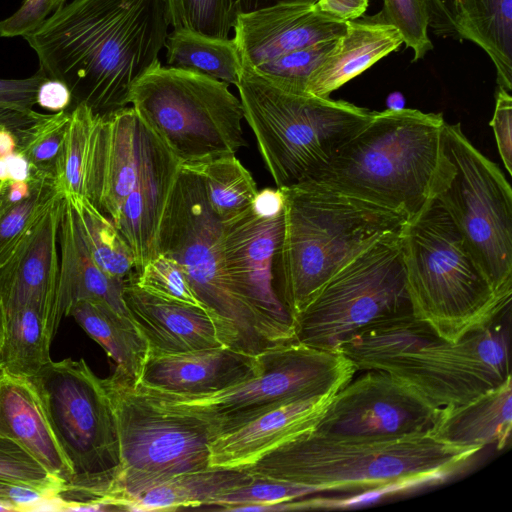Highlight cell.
<instances>
[{"mask_svg":"<svg viewBox=\"0 0 512 512\" xmlns=\"http://www.w3.org/2000/svg\"><path fill=\"white\" fill-rule=\"evenodd\" d=\"M169 25L167 0H73L23 38L39 70L69 89L70 109L105 116L128 107L135 82L160 63Z\"/></svg>","mask_w":512,"mask_h":512,"instance_id":"6da1fadb","label":"cell"},{"mask_svg":"<svg viewBox=\"0 0 512 512\" xmlns=\"http://www.w3.org/2000/svg\"><path fill=\"white\" fill-rule=\"evenodd\" d=\"M442 114L374 112L309 181L395 210L410 220L437 195L450 169Z\"/></svg>","mask_w":512,"mask_h":512,"instance_id":"7a4b0ae2","label":"cell"},{"mask_svg":"<svg viewBox=\"0 0 512 512\" xmlns=\"http://www.w3.org/2000/svg\"><path fill=\"white\" fill-rule=\"evenodd\" d=\"M480 450L441 442L429 429L379 440L336 437L313 429L244 470L305 485L315 493L363 491L448 477Z\"/></svg>","mask_w":512,"mask_h":512,"instance_id":"3957f363","label":"cell"},{"mask_svg":"<svg viewBox=\"0 0 512 512\" xmlns=\"http://www.w3.org/2000/svg\"><path fill=\"white\" fill-rule=\"evenodd\" d=\"M180 167L133 107L95 115L84 196L113 222L137 265L158 253L161 220Z\"/></svg>","mask_w":512,"mask_h":512,"instance_id":"277c9868","label":"cell"},{"mask_svg":"<svg viewBox=\"0 0 512 512\" xmlns=\"http://www.w3.org/2000/svg\"><path fill=\"white\" fill-rule=\"evenodd\" d=\"M279 189L285 204L276 288L293 320L337 271L408 221L395 210L314 181Z\"/></svg>","mask_w":512,"mask_h":512,"instance_id":"5b68a950","label":"cell"},{"mask_svg":"<svg viewBox=\"0 0 512 512\" xmlns=\"http://www.w3.org/2000/svg\"><path fill=\"white\" fill-rule=\"evenodd\" d=\"M413 315L450 342L481 329L511 307L442 205L433 199L401 231Z\"/></svg>","mask_w":512,"mask_h":512,"instance_id":"8992f818","label":"cell"},{"mask_svg":"<svg viewBox=\"0 0 512 512\" xmlns=\"http://www.w3.org/2000/svg\"><path fill=\"white\" fill-rule=\"evenodd\" d=\"M237 88L244 119L277 188L311 180L374 113L281 89L250 69H242Z\"/></svg>","mask_w":512,"mask_h":512,"instance_id":"52a82bcc","label":"cell"},{"mask_svg":"<svg viewBox=\"0 0 512 512\" xmlns=\"http://www.w3.org/2000/svg\"><path fill=\"white\" fill-rule=\"evenodd\" d=\"M29 380L72 470L70 483L57 495L59 510L113 503L110 494L121 460L115 418L102 378L83 358H67L51 360Z\"/></svg>","mask_w":512,"mask_h":512,"instance_id":"ba28073f","label":"cell"},{"mask_svg":"<svg viewBox=\"0 0 512 512\" xmlns=\"http://www.w3.org/2000/svg\"><path fill=\"white\" fill-rule=\"evenodd\" d=\"M259 359L256 376L208 395L172 396L136 386L159 406L196 418L215 438L284 404L336 394L358 372L341 351L297 340L274 346L260 353Z\"/></svg>","mask_w":512,"mask_h":512,"instance_id":"9c48e42d","label":"cell"},{"mask_svg":"<svg viewBox=\"0 0 512 512\" xmlns=\"http://www.w3.org/2000/svg\"><path fill=\"white\" fill-rule=\"evenodd\" d=\"M222 224L201 178L181 166L158 233V253L174 258L210 316L222 345L258 355L272 347L253 313L234 295L223 269Z\"/></svg>","mask_w":512,"mask_h":512,"instance_id":"30bf717a","label":"cell"},{"mask_svg":"<svg viewBox=\"0 0 512 512\" xmlns=\"http://www.w3.org/2000/svg\"><path fill=\"white\" fill-rule=\"evenodd\" d=\"M228 86L159 63L135 82L130 104L181 165H194L246 146L242 104Z\"/></svg>","mask_w":512,"mask_h":512,"instance_id":"8fae6325","label":"cell"},{"mask_svg":"<svg viewBox=\"0 0 512 512\" xmlns=\"http://www.w3.org/2000/svg\"><path fill=\"white\" fill-rule=\"evenodd\" d=\"M102 383L119 440L121 469L110 494L118 510L153 485L210 468L214 437L205 424L159 406L116 371Z\"/></svg>","mask_w":512,"mask_h":512,"instance_id":"7c38bea8","label":"cell"},{"mask_svg":"<svg viewBox=\"0 0 512 512\" xmlns=\"http://www.w3.org/2000/svg\"><path fill=\"white\" fill-rule=\"evenodd\" d=\"M401 231L377 239L324 284L294 318L295 340L340 351L357 331L412 313Z\"/></svg>","mask_w":512,"mask_h":512,"instance_id":"4fadbf2b","label":"cell"},{"mask_svg":"<svg viewBox=\"0 0 512 512\" xmlns=\"http://www.w3.org/2000/svg\"><path fill=\"white\" fill-rule=\"evenodd\" d=\"M450 169L436 199L454 222L494 288L512 294V191L500 168L465 136L443 129Z\"/></svg>","mask_w":512,"mask_h":512,"instance_id":"5bb4252c","label":"cell"},{"mask_svg":"<svg viewBox=\"0 0 512 512\" xmlns=\"http://www.w3.org/2000/svg\"><path fill=\"white\" fill-rule=\"evenodd\" d=\"M511 307L457 342L435 332L376 369L395 376L436 408L467 403L511 377Z\"/></svg>","mask_w":512,"mask_h":512,"instance_id":"9a60e30c","label":"cell"},{"mask_svg":"<svg viewBox=\"0 0 512 512\" xmlns=\"http://www.w3.org/2000/svg\"><path fill=\"white\" fill-rule=\"evenodd\" d=\"M221 224L223 269L232 292L253 313L270 347L295 340L294 320L276 288L284 212L262 217L250 206Z\"/></svg>","mask_w":512,"mask_h":512,"instance_id":"2e32d148","label":"cell"},{"mask_svg":"<svg viewBox=\"0 0 512 512\" xmlns=\"http://www.w3.org/2000/svg\"><path fill=\"white\" fill-rule=\"evenodd\" d=\"M437 412L395 376L368 369L334 395L314 430L344 438L391 439L428 430Z\"/></svg>","mask_w":512,"mask_h":512,"instance_id":"e0dca14e","label":"cell"},{"mask_svg":"<svg viewBox=\"0 0 512 512\" xmlns=\"http://www.w3.org/2000/svg\"><path fill=\"white\" fill-rule=\"evenodd\" d=\"M58 193L34 220L10 258L0 268V295L5 310L34 305L53 338L54 307L59 279L58 231L63 209Z\"/></svg>","mask_w":512,"mask_h":512,"instance_id":"ac0fdd59","label":"cell"},{"mask_svg":"<svg viewBox=\"0 0 512 512\" xmlns=\"http://www.w3.org/2000/svg\"><path fill=\"white\" fill-rule=\"evenodd\" d=\"M234 41L242 67L253 69L282 55L337 39L346 21L318 9L316 3H280L237 15Z\"/></svg>","mask_w":512,"mask_h":512,"instance_id":"d6986e66","label":"cell"},{"mask_svg":"<svg viewBox=\"0 0 512 512\" xmlns=\"http://www.w3.org/2000/svg\"><path fill=\"white\" fill-rule=\"evenodd\" d=\"M259 354L227 346L176 354H149L138 386L172 396L216 393L260 371Z\"/></svg>","mask_w":512,"mask_h":512,"instance_id":"ffe728a7","label":"cell"},{"mask_svg":"<svg viewBox=\"0 0 512 512\" xmlns=\"http://www.w3.org/2000/svg\"><path fill=\"white\" fill-rule=\"evenodd\" d=\"M335 394L293 401L272 409L210 443V468L246 469L263 456L313 430Z\"/></svg>","mask_w":512,"mask_h":512,"instance_id":"44dd1931","label":"cell"},{"mask_svg":"<svg viewBox=\"0 0 512 512\" xmlns=\"http://www.w3.org/2000/svg\"><path fill=\"white\" fill-rule=\"evenodd\" d=\"M123 298L130 316L146 338L149 354H176L224 346L208 313L168 301L125 282Z\"/></svg>","mask_w":512,"mask_h":512,"instance_id":"7402d4cb","label":"cell"},{"mask_svg":"<svg viewBox=\"0 0 512 512\" xmlns=\"http://www.w3.org/2000/svg\"><path fill=\"white\" fill-rule=\"evenodd\" d=\"M58 245L60 269L54 307L55 327L58 328L63 316H69L75 303L84 300L105 303L131 318L123 298L126 281L109 276L95 263L83 238L76 212L65 196Z\"/></svg>","mask_w":512,"mask_h":512,"instance_id":"603a6c76","label":"cell"},{"mask_svg":"<svg viewBox=\"0 0 512 512\" xmlns=\"http://www.w3.org/2000/svg\"><path fill=\"white\" fill-rule=\"evenodd\" d=\"M0 436L18 444L62 487L72 470L49 425L40 398L29 378L0 372Z\"/></svg>","mask_w":512,"mask_h":512,"instance_id":"cb8c5ba5","label":"cell"},{"mask_svg":"<svg viewBox=\"0 0 512 512\" xmlns=\"http://www.w3.org/2000/svg\"><path fill=\"white\" fill-rule=\"evenodd\" d=\"M403 39L396 28L368 17L346 21V30L310 75L305 92L328 98L342 85L397 50Z\"/></svg>","mask_w":512,"mask_h":512,"instance_id":"d4e9b609","label":"cell"},{"mask_svg":"<svg viewBox=\"0 0 512 512\" xmlns=\"http://www.w3.org/2000/svg\"><path fill=\"white\" fill-rule=\"evenodd\" d=\"M512 429V377L460 405L439 408L429 428L437 440L462 447L505 448Z\"/></svg>","mask_w":512,"mask_h":512,"instance_id":"484cf974","label":"cell"},{"mask_svg":"<svg viewBox=\"0 0 512 512\" xmlns=\"http://www.w3.org/2000/svg\"><path fill=\"white\" fill-rule=\"evenodd\" d=\"M115 362V371L137 385L149 357V344L133 322L105 303L79 301L69 312Z\"/></svg>","mask_w":512,"mask_h":512,"instance_id":"4316f807","label":"cell"},{"mask_svg":"<svg viewBox=\"0 0 512 512\" xmlns=\"http://www.w3.org/2000/svg\"><path fill=\"white\" fill-rule=\"evenodd\" d=\"M244 469L208 468L176 475L129 498L124 511H164L209 506L220 493L251 481Z\"/></svg>","mask_w":512,"mask_h":512,"instance_id":"83f0119b","label":"cell"},{"mask_svg":"<svg viewBox=\"0 0 512 512\" xmlns=\"http://www.w3.org/2000/svg\"><path fill=\"white\" fill-rule=\"evenodd\" d=\"M457 35L491 58L498 87L512 90V0H458Z\"/></svg>","mask_w":512,"mask_h":512,"instance_id":"f1b7e54d","label":"cell"},{"mask_svg":"<svg viewBox=\"0 0 512 512\" xmlns=\"http://www.w3.org/2000/svg\"><path fill=\"white\" fill-rule=\"evenodd\" d=\"M167 67L236 85L242 62L234 39H216L173 30L165 41Z\"/></svg>","mask_w":512,"mask_h":512,"instance_id":"f546056e","label":"cell"},{"mask_svg":"<svg viewBox=\"0 0 512 512\" xmlns=\"http://www.w3.org/2000/svg\"><path fill=\"white\" fill-rule=\"evenodd\" d=\"M47 323L32 304L6 310V336L1 371L31 378L51 361Z\"/></svg>","mask_w":512,"mask_h":512,"instance_id":"4dcf8cb0","label":"cell"},{"mask_svg":"<svg viewBox=\"0 0 512 512\" xmlns=\"http://www.w3.org/2000/svg\"><path fill=\"white\" fill-rule=\"evenodd\" d=\"M58 193L53 180L47 178L4 182L0 189V268Z\"/></svg>","mask_w":512,"mask_h":512,"instance_id":"1f68e13d","label":"cell"},{"mask_svg":"<svg viewBox=\"0 0 512 512\" xmlns=\"http://www.w3.org/2000/svg\"><path fill=\"white\" fill-rule=\"evenodd\" d=\"M181 166L201 178L208 205L221 222L249 208L259 191L251 173L235 155Z\"/></svg>","mask_w":512,"mask_h":512,"instance_id":"d6a6232c","label":"cell"},{"mask_svg":"<svg viewBox=\"0 0 512 512\" xmlns=\"http://www.w3.org/2000/svg\"><path fill=\"white\" fill-rule=\"evenodd\" d=\"M71 202L88 250L101 270L125 280L136 273L132 249L113 222L85 196L64 195Z\"/></svg>","mask_w":512,"mask_h":512,"instance_id":"836d02e7","label":"cell"},{"mask_svg":"<svg viewBox=\"0 0 512 512\" xmlns=\"http://www.w3.org/2000/svg\"><path fill=\"white\" fill-rule=\"evenodd\" d=\"M69 119L70 109L41 114L19 132L15 151L27 160L30 177L47 178L54 182Z\"/></svg>","mask_w":512,"mask_h":512,"instance_id":"e575fe53","label":"cell"},{"mask_svg":"<svg viewBox=\"0 0 512 512\" xmlns=\"http://www.w3.org/2000/svg\"><path fill=\"white\" fill-rule=\"evenodd\" d=\"M95 114L84 105L70 109V119L54 179L63 195L84 196L85 170Z\"/></svg>","mask_w":512,"mask_h":512,"instance_id":"d590c367","label":"cell"},{"mask_svg":"<svg viewBox=\"0 0 512 512\" xmlns=\"http://www.w3.org/2000/svg\"><path fill=\"white\" fill-rule=\"evenodd\" d=\"M173 30L229 39L237 10L235 0H167Z\"/></svg>","mask_w":512,"mask_h":512,"instance_id":"8d00e7d4","label":"cell"},{"mask_svg":"<svg viewBox=\"0 0 512 512\" xmlns=\"http://www.w3.org/2000/svg\"><path fill=\"white\" fill-rule=\"evenodd\" d=\"M337 39L292 51L250 70L281 89L306 93L310 75L332 50Z\"/></svg>","mask_w":512,"mask_h":512,"instance_id":"74e56055","label":"cell"},{"mask_svg":"<svg viewBox=\"0 0 512 512\" xmlns=\"http://www.w3.org/2000/svg\"><path fill=\"white\" fill-rule=\"evenodd\" d=\"M131 281L138 288L159 298L205 310L182 266L166 254L158 253L133 275Z\"/></svg>","mask_w":512,"mask_h":512,"instance_id":"f35d334b","label":"cell"},{"mask_svg":"<svg viewBox=\"0 0 512 512\" xmlns=\"http://www.w3.org/2000/svg\"><path fill=\"white\" fill-rule=\"evenodd\" d=\"M368 18L396 28L406 46L413 50V62L433 48L428 36L430 16L426 0H384L382 10Z\"/></svg>","mask_w":512,"mask_h":512,"instance_id":"ab89813d","label":"cell"},{"mask_svg":"<svg viewBox=\"0 0 512 512\" xmlns=\"http://www.w3.org/2000/svg\"><path fill=\"white\" fill-rule=\"evenodd\" d=\"M0 481L30 486L56 498L62 483L12 440L0 436Z\"/></svg>","mask_w":512,"mask_h":512,"instance_id":"60d3db41","label":"cell"},{"mask_svg":"<svg viewBox=\"0 0 512 512\" xmlns=\"http://www.w3.org/2000/svg\"><path fill=\"white\" fill-rule=\"evenodd\" d=\"M64 3L65 0H25L16 12L0 21V36H25L59 10Z\"/></svg>","mask_w":512,"mask_h":512,"instance_id":"b9f144b4","label":"cell"},{"mask_svg":"<svg viewBox=\"0 0 512 512\" xmlns=\"http://www.w3.org/2000/svg\"><path fill=\"white\" fill-rule=\"evenodd\" d=\"M501 160L509 174L512 173V97L498 87L493 117L490 121Z\"/></svg>","mask_w":512,"mask_h":512,"instance_id":"7bdbcfd3","label":"cell"},{"mask_svg":"<svg viewBox=\"0 0 512 512\" xmlns=\"http://www.w3.org/2000/svg\"><path fill=\"white\" fill-rule=\"evenodd\" d=\"M47 76L38 70L34 75L21 79L0 78V107L16 110H33L39 86Z\"/></svg>","mask_w":512,"mask_h":512,"instance_id":"ee69618b","label":"cell"},{"mask_svg":"<svg viewBox=\"0 0 512 512\" xmlns=\"http://www.w3.org/2000/svg\"><path fill=\"white\" fill-rule=\"evenodd\" d=\"M53 494L30 486L0 481V504L11 511L50 510Z\"/></svg>","mask_w":512,"mask_h":512,"instance_id":"f6af8a7d","label":"cell"},{"mask_svg":"<svg viewBox=\"0 0 512 512\" xmlns=\"http://www.w3.org/2000/svg\"><path fill=\"white\" fill-rule=\"evenodd\" d=\"M430 24L437 35L458 38V0H426Z\"/></svg>","mask_w":512,"mask_h":512,"instance_id":"bcb514c9","label":"cell"},{"mask_svg":"<svg viewBox=\"0 0 512 512\" xmlns=\"http://www.w3.org/2000/svg\"><path fill=\"white\" fill-rule=\"evenodd\" d=\"M71 93L62 82L47 78L38 88L36 104L49 111L60 112L70 109Z\"/></svg>","mask_w":512,"mask_h":512,"instance_id":"7dc6e473","label":"cell"},{"mask_svg":"<svg viewBox=\"0 0 512 512\" xmlns=\"http://www.w3.org/2000/svg\"><path fill=\"white\" fill-rule=\"evenodd\" d=\"M318 9L342 21L360 18L367 9L368 0H318Z\"/></svg>","mask_w":512,"mask_h":512,"instance_id":"c3c4849f","label":"cell"},{"mask_svg":"<svg viewBox=\"0 0 512 512\" xmlns=\"http://www.w3.org/2000/svg\"><path fill=\"white\" fill-rule=\"evenodd\" d=\"M285 198L281 189L265 188L258 191L251 206L262 217H275L284 212Z\"/></svg>","mask_w":512,"mask_h":512,"instance_id":"681fc988","label":"cell"},{"mask_svg":"<svg viewBox=\"0 0 512 512\" xmlns=\"http://www.w3.org/2000/svg\"><path fill=\"white\" fill-rule=\"evenodd\" d=\"M42 113L0 107V129H8L17 138L19 132L33 123Z\"/></svg>","mask_w":512,"mask_h":512,"instance_id":"f907efd6","label":"cell"},{"mask_svg":"<svg viewBox=\"0 0 512 512\" xmlns=\"http://www.w3.org/2000/svg\"><path fill=\"white\" fill-rule=\"evenodd\" d=\"M8 181H27L30 178V167L23 155L15 151L4 156Z\"/></svg>","mask_w":512,"mask_h":512,"instance_id":"816d5d0a","label":"cell"},{"mask_svg":"<svg viewBox=\"0 0 512 512\" xmlns=\"http://www.w3.org/2000/svg\"><path fill=\"white\" fill-rule=\"evenodd\" d=\"M237 15L263 9L280 3L305 2L316 3L318 0H235Z\"/></svg>","mask_w":512,"mask_h":512,"instance_id":"f5cc1de1","label":"cell"},{"mask_svg":"<svg viewBox=\"0 0 512 512\" xmlns=\"http://www.w3.org/2000/svg\"><path fill=\"white\" fill-rule=\"evenodd\" d=\"M17 146L16 136L8 129H0V156L15 152Z\"/></svg>","mask_w":512,"mask_h":512,"instance_id":"db71d44e","label":"cell"},{"mask_svg":"<svg viewBox=\"0 0 512 512\" xmlns=\"http://www.w3.org/2000/svg\"><path fill=\"white\" fill-rule=\"evenodd\" d=\"M6 336V310L0 295V372H1V359Z\"/></svg>","mask_w":512,"mask_h":512,"instance_id":"11a10c76","label":"cell"},{"mask_svg":"<svg viewBox=\"0 0 512 512\" xmlns=\"http://www.w3.org/2000/svg\"><path fill=\"white\" fill-rule=\"evenodd\" d=\"M388 110H402L405 108V99L399 92L391 93L386 101Z\"/></svg>","mask_w":512,"mask_h":512,"instance_id":"9f6ffc18","label":"cell"},{"mask_svg":"<svg viewBox=\"0 0 512 512\" xmlns=\"http://www.w3.org/2000/svg\"><path fill=\"white\" fill-rule=\"evenodd\" d=\"M3 184H4V182H0V189H1V187H2V185H3Z\"/></svg>","mask_w":512,"mask_h":512,"instance_id":"6f0895ef","label":"cell"}]
</instances>
